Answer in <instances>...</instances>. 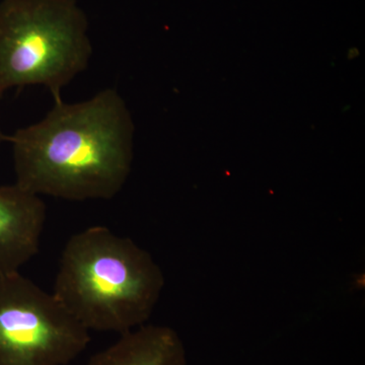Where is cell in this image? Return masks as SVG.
Returning <instances> with one entry per match:
<instances>
[{
    "label": "cell",
    "mask_w": 365,
    "mask_h": 365,
    "mask_svg": "<svg viewBox=\"0 0 365 365\" xmlns=\"http://www.w3.org/2000/svg\"><path fill=\"white\" fill-rule=\"evenodd\" d=\"M163 287L150 252L98 225L67 241L53 294L90 332L121 335L146 324Z\"/></svg>",
    "instance_id": "obj_2"
},
{
    "label": "cell",
    "mask_w": 365,
    "mask_h": 365,
    "mask_svg": "<svg viewBox=\"0 0 365 365\" xmlns=\"http://www.w3.org/2000/svg\"><path fill=\"white\" fill-rule=\"evenodd\" d=\"M90 340L53 292L20 272L0 275V365H67Z\"/></svg>",
    "instance_id": "obj_4"
},
{
    "label": "cell",
    "mask_w": 365,
    "mask_h": 365,
    "mask_svg": "<svg viewBox=\"0 0 365 365\" xmlns=\"http://www.w3.org/2000/svg\"><path fill=\"white\" fill-rule=\"evenodd\" d=\"M91 56L88 16L78 0L0 1V98L41 86L58 102Z\"/></svg>",
    "instance_id": "obj_3"
},
{
    "label": "cell",
    "mask_w": 365,
    "mask_h": 365,
    "mask_svg": "<svg viewBox=\"0 0 365 365\" xmlns=\"http://www.w3.org/2000/svg\"><path fill=\"white\" fill-rule=\"evenodd\" d=\"M132 132L130 113L115 88L83 102H55L39 122L6 136L16 184L40 197L110 200L130 174Z\"/></svg>",
    "instance_id": "obj_1"
},
{
    "label": "cell",
    "mask_w": 365,
    "mask_h": 365,
    "mask_svg": "<svg viewBox=\"0 0 365 365\" xmlns=\"http://www.w3.org/2000/svg\"><path fill=\"white\" fill-rule=\"evenodd\" d=\"M86 365H187L186 350L174 329L144 324L121 334Z\"/></svg>",
    "instance_id": "obj_6"
},
{
    "label": "cell",
    "mask_w": 365,
    "mask_h": 365,
    "mask_svg": "<svg viewBox=\"0 0 365 365\" xmlns=\"http://www.w3.org/2000/svg\"><path fill=\"white\" fill-rule=\"evenodd\" d=\"M47 208L14 182L0 186V275L20 272L39 253Z\"/></svg>",
    "instance_id": "obj_5"
},
{
    "label": "cell",
    "mask_w": 365,
    "mask_h": 365,
    "mask_svg": "<svg viewBox=\"0 0 365 365\" xmlns=\"http://www.w3.org/2000/svg\"><path fill=\"white\" fill-rule=\"evenodd\" d=\"M6 136L4 135V132H2L1 125H0V148H1V144L6 141Z\"/></svg>",
    "instance_id": "obj_7"
}]
</instances>
